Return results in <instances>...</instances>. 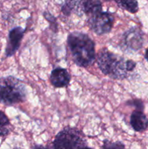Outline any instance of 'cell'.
<instances>
[{
  "mask_svg": "<svg viewBox=\"0 0 148 149\" xmlns=\"http://www.w3.org/2000/svg\"><path fill=\"white\" fill-rule=\"evenodd\" d=\"M67 43L77 65L86 68L92 65L96 58L95 45L88 35L73 32L68 36Z\"/></svg>",
  "mask_w": 148,
  "mask_h": 149,
  "instance_id": "6da1fadb",
  "label": "cell"
},
{
  "mask_svg": "<svg viewBox=\"0 0 148 149\" xmlns=\"http://www.w3.org/2000/svg\"><path fill=\"white\" fill-rule=\"evenodd\" d=\"M127 61L108 50L101 51L97 55V65L102 72L113 79H123L128 75Z\"/></svg>",
  "mask_w": 148,
  "mask_h": 149,
  "instance_id": "7a4b0ae2",
  "label": "cell"
},
{
  "mask_svg": "<svg viewBox=\"0 0 148 149\" xmlns=\"http://www.w3.org/2000/svg\"><path fill=\"white\" fill-rule=\"evenodd\" d=\"M27 90L21 80L12 76L0 79V103L7 106L26 100Z\"/></svg>",
  "mask_w": 148,
  "mask_h": 149,
  "instance_id": "3957f363",
  "label": "cell"
},
{
  "mask_svg": "<svg viewBox=\"0 0 148 149\" xmlns=\"http://www.w3.org/2000/svg\"><path fill=\"white\" fill-rule=\"evenodd\" d=\"M84 135L76 128L68 127L55 137L53 149H84L86 146Z\"/></svg>",
  "mask_w": 148,
  "mask_h": 149,
  "instance_id": "277c9868",
  "label": "cell"
},
{
  "mask_svg": "<svg viewBox=\"0 0 148 149\" xmlns=\"http://www.w3.org/2000/svg\"><path fill=\"white\" fill-rule=\"evenodd\" d=\"M114 23V17L108 12H101L89 17L90 29L97 35L106 34L111 31Z\"/></svg>",
  "mask_w": 148,
  "mask_h": 149,
  "instance_id": "5b68a950",
  "label": "cell"
},
{
  "mask_svg": "<svg viewBox=\"0 0 148 149\" xmlns=\"http://www.w3.org/2000/svg\"><path fill=\"white\" fill-rule=\"evenodd\" d=\"M25 30L21 27H16L12 29L9 33L8 42L5 49L6 56H12L20 47Z\"/></svg>",
  "mask_w": 148,
  "mask_h": 149,
  "instance_id": "8992f818",
  "label": "cell"
},
{
  "mask_svg": "<svg viewBox=\"0 0 148 149\" xmlns=\"http://www.w3.org/2000/svg\"><path fill=\"white\" fill-rule=\"evenodd\" d=\"M124 42L128 48L132 50L136 51L140 49L143 45L144 36L143 33L139 29L132 28L125 33Z\"/></svg>",
  "mask_w": 148,
  "mask_h": 149,
  "instance_id": "52a82bcc",
  "label": "cell"
},
{
  "mask_svg": "<svg viewBox=\"0 0 148 149\" xmlns=\"http://www.w3.org/2000/svg\"><path fill=\"white\" fill-rule=\"evenodd\" d=\"M71 75L66 69L62 68H55L51 72L50 81L55 87H65L69 84Z\"/></svg>",
  "mask_w": 148,
  "mask_h": 149,
  "instance_id": "ba28073f",
  "label": "cell"
},
{
  "mask_svg": "<svg viewBox=\"0 0 148 149\" xmlns=\"http://www.w3.org/2000/svg\"><path fill=\"white\" fill-rule=\"evenodd\" d=\"M130 124L136 132H143L148 127V119L142 111H134L130 119Z\"/></svg>",
  "mask_w": 148,
  "mask_h": 149,
  "instance_id": "9c48e42d",
  "label": "cell"
},
{
  "mask_svg": "<svg viewBox=\"0 0 148 149\" xmlns=\"http://www.w3.org/2000/svg\"><path fill=\"white\" fill-rule=\"evenodd\" d=\"M83 13L89 17L102 12V4L100 0H83Z\"/></svg>",
  "mask_w": 148,
  "mask_h": 149,
  "instance_id": "30bf717a",
  "label": "cell"
},
{
  "mask_svg": "<svg viewBox=\"0 0 148 149\" xmlns=\"http://www.w3.org/2000/svg\"><path fill=\"white\" fill-rule=\"evenodd\" d=\"M83 0H66L62 6V12L65 15H70L73 12L80 13L83 12Z\"/></svg>",
  "mask_w": 148,
  "mask_h": 149,
  "instance_id": "8fae6325",
  "label": "cell"
},
{
  "mask_svg": "<svg viewBox=\"0 0 148 149\" xmlns=\"http://www.w3.org/2000/svg\"><path fill=\"white\" fill-rule=\"evenodd\" d=\"M116 4L123 10L131 13H136L139 10L136 0H114Z\"/></svg>",
  "mask_w": 148,
  "mask_h": 149,
  "instance_id": "7c38bea8",
  "label": "cell"
},
{
  "mask_svg": "<svg viewBox=\"0 0 148 149\" xmlns=\"http://www.w3.org/2000/svg\"><path fill=\"white\" fill-rule=\"evenodd\" d=\"M11 130V125L7 116L0 111V136H5Z\"/></svg>",
  "mask_w": 148,
  "mask_h": 149,
  "instance_id": "4fadbf2b",
  "label": "cell"
},
{
  "mask_svg": "<svg viewBox=\"0 0 148 149\" xmlns=\"http://www.w3.org/2000/svg\"><path fill=\"white\" fill-rule=\"evenodd\" d=\"M102 149H125V146L120 141L112 142L108 140H104L103 142Z\"/></svg>",
  "mask_w": 148,
  "mask_h": 149,
  "instance_id": "5bb4252c",
  "label": "cell"
},
{
  "mask_svg": "<svg viewBox=\"0 0 148 149\" xmlns=\"http://www.w3.org/2000/svg\"><path fill=\"white\" fill-rule=\"evenodd\" d=\"M126 65H127L128 71H131L136 67V63L132 61H127L126 62Z\"/></svg>",
  "mask_w": 148,
  "mask_h": 149,
  "instance_id": "9a60e30c",
  "label": "cell"
},
{
  "mask_svg": "<svg viewBox=\"0 0 148 149\" xmlns=\"http://www.w3.org/2000/svg\"><path fill=\"white\" fill-rule=\"evenodd\" d=\"M33 149H48V148H45V147H44L43 146H34V148Z\"/></svg>",
  "mask_w": 148,
  "mask_h": 149,
  "instance_id": "2e32d148",
  "label": "cell"
},
{
  "mask_svg": "<svg viewBox=\"0 0 148 149\" xmlns=\"http://www.w3.org/2000/svg\"><path fill=\"white\" fill-rule=\"evenodd\" d=\"M145 59L148 61V49H146V51H145Z\"/></svg>",
  "mask_w": 148,
  "mask_h": 149,
  "instance_id": "e0dca14e",
  "label": "cell"
},
{
  "mask_svg": "<svg viewBox=\"0 0 148 149\" xmlns=\"http://www.w3.org/2000/svg\"><path fill=\"white\" fill-rule=\"evenodd\" d=\"M84 149H92V148H89V147H86V146L85 148H84Z\"/></svg>",
  "mask_w": 148,
  "mask_h": 149,
  "instance_id": "ac0fdd59",
  "label": "cell"
}]
</instances>
